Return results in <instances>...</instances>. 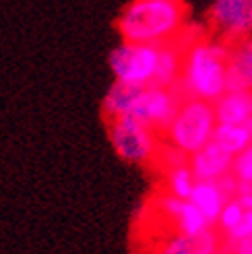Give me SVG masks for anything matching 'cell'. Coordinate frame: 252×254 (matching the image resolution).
<instances>
[{
	"label": "cell",
	"mask_w": 252,
	"mask_h": 254,
	"mask_svg": "<svg viewBox=\"0 0 252 254\" xmlns=\"http://www.w3.org/2000/svg\"><path fill=\"white\" fill-rule=\"evenodd\" d=\"M182 74L176 85L182 97L215 101L228 91L230 44L217 37L182 35Z\"/></svg>",
	"instance_id": "obj_1"
},
{
	"label": "cell",
	"mask_w": 252,
	"mask_h": 254,
	"mask_svg": "<svg viewBox=\"0 0 252 254\" xmlns=\"http://www.w3.org/2000/svg\"><path fill=\"white\" fill-rule=\"evenodd\" d=\"M122 42L168 46L188 31L184 0H130L116 19Z\"/></svg>",
	"instance_id": "obj_2"
},
{
	"label": "cell",
	"mask_w": 252,
	"mask_h": 254,
	"mask_svg": "<svg viewBox=\"0 0 252 254\" xmlns=\"http://www.w3.org/2000/svg\"><path fill=\"white\" fill-rule=\"evenodd\" d=\"M217 112L213 101H205L198 97H184L180 108L170 122L168 130L163 132V141L168 145L180 149L190 157L213 141L217 128Z\"/></svg>",
	"instance_id": "obj_3"
},
{
	"label": "cell",
	"mask_w": 252,
	"mask_h": 254,
	"mask_svg": "<svg viewBox=\"0 0 252 254\" xmlns=\"http://www.w3.org/2000/svg\"><path fill=\"white\" fill-rule=\"evenodd\" d=\"M108 136L114 153L126 163L134 166H151L157 161L163 138L132 116H116L108 118Z\"/></svg>",
	"instance_id": "obj_4"
},
{
	"label": "cell",
	"mask_w": 252,
	"mask_h": 254,
	"mask_svg": "<svg viewBox=\"0 0 252 254\" xmlns=\"http://www.w3.org/2000/svg\"><path fill=\"white\" fill-rule=\"evenodd\" d=\"M161 46L122 42L110 54V68L116 81L147 87L153 85Z\"/></svg>",
	"instance_id": "obj_5"
},
{
	"label": "cell",
	"mask_w": 252,
	"mask_h": 254,
	"mask_svg": "<svg viewBox=\"0 0 252 254\" xmlns=\"http://www.w3.org/2000/svg\"><path fill=\"white\" fill-rule=\"evenodd\" d=\"M207 23L213 37L228 44L252 37V0H213Z\"/></svg>",
	"instance_id": "obj_6"
},
{
	"label": "cell",
	"mask_w": 252,
	"mask_h": 254,
	"mask_svg": "<svg viewBox=\"0 0 252 254\" xmlns=\"http://www.w3.org/2000/svg\"><path fill=\"white\" fill-rule=\"evenodd\" d=\"M184 97L178 93L176 87H159V85H147L143 87L141 97H138L132 118L141 120L143 124L151 126L159 136L168 130L170 122L174 120L176 112L180 108V101Z\"/></svg>",
	"instance_id": "obj_7"
},
{
	"label": "cell",
	"mask_w": 252,
	"mask_h": 254,
	"mask_svg": "<svg viewBox=\"0 0 252 254\" xmlns=\"http://www.w3.org/2000/svg\"><path fill=\"white\" fill-rule=\"evenodd\" d=\"M221 246V232L217 227L203 234H180L174 232L161 240L155 254H217Z\"/></svg>",
	"instance_id": "obj_8"
},
{
	"label": "cell",
	"mask_w": 252,
	"mask_h": 254,
	"mask_svg": "<svg viewBox=\"0 0 252 254\" xmlns=\"http://www.w3.org/2000/svg\"><path fill=\"white\" fill-rule=\"evenodd\" d=\"M234 159L236 157L232 153H228L221 145H217L215 141H211L200 151L192 153L190 159H188V163H190V170H192L196 180H213V182H217L228 174H232Z\"/></svg>",
	"instance_id": "obj_9"
},
{
	"label": "cell",
	"mask_w": 252,
	"mask_h": 254,
	"mask_svg": "<svg viewBox=\"0 0 252 254\" xmlns=\"http://www.w3.org/2000/svg\"><path fill=\"white\" fill-rule=\"evenodd\" d=\"M252 89V37L230 44L228 91Z\"/></svg>",
	"instance_id": "obj_10"
},
{
	"label": "cell",
	"mask_w": 252,
	"mask_h": 254,
	"mask_svg": "<svg viewBox=\"0 0 252 254\" xmlns=\"http://www.w3.org/2000/svg\"><path fill=\"white\" fill-rule=\"evenodd\" d=\"M219 124H246L252 118V89L225 91L215 101Z\"/></svg>",
	"instance_id": "obj_11"
},
{
	"label": "cell",
	"mask_w": 252,
	"mask_h": 254,
	"mask_svg": "<svg viewBox=\"0 0 252 254\" xmlns=\"http://www.w3.org/2000/svg\"><path fill=\"white\" fill-rule=\"evenodd\" d=\"M141 91H143V87H138V85L114 81V85L108 89L104 104H102L104 118L108 120L116 116H132L136 101L141 97Z\"/></svg>",
	"instance_id": "obj_12"
},
{
	"label": "cell",
	"mask_w": 252,
	"mask_h": 254,
	"mask_svg": "<svg viewBox=\"0 0 252 254\" xmlns=\"http://www.w3.org/2000/svg\"><path fill=\"white\" fill-rule=\"evenodd\" d=\"M190 200L200 209V213L215 225L219 215L225 207V202L230 200V196L223 192V188L219 182H213V180H196V186L192 190V196Z\"/></svg>",
	"instance_id": "obj_13"
},
{
	"label": "cell",
	"mask_w": 252,
	"mask_h": 254,
	"mask_svg": "<svg viewBox=\"0 0 252 254\" xmlns=\"http://www.w3.org/2000/svg\"><path fill=\"white\" fill-rule=\"evenodd\" d=\"M182 58H184V50H182L180 40L174 44H168V46H161L159 64H157L153 85H159V87L178 85L180 74H182Z\"/></svg>",
	"instance_id": "obj_14"
},
{
	"label": "cell",
	"mask_w": 252,
	"mask_h": 254,
	"mask_svg": "<svg viewBox=\"0 0 252 254\" xmlns=\"http://www.w3.org/2000/svg\"><path fill=\"white\" fill-rule=\"evenodd\" d=\"M213 141L236 157L252 145V134L246 124H217Z\"/></svg>",
	"instance_id": "obj_15"
},
{
	"label": "cell",
	"mask_w": 252,
	"mask_h": 254,
	"mask_svg": "<svg viewBox=\"0 0 252 254\" xmlns=\"http://www.w3.org/2000/svg\"><path fill=\"white\" fill-rule=\"evenodd\" d=\"M196 186V178L190 170V163H182L166 172V190L182 200H190L192 190Z\"/></svg>",
	"instance_id": "obj_16"
},
{
	"label": "cell",
	"mask_w": 252,
	"mask_h": 254,
	"mask_svg": "<svg viewBox=\"0 0 252 254\" xmlns=\"http://www.w3.org/2000/svg\"><path fill=\"white\" fill-rule=\"evenodd\" d=\"M246 211L248 209H244V205L240 202V198H230L228 202H225V207H223V211H221V215H219V219H217V223H215V227L221 232V234H230L234 227L242 221V217L246 215Z\"/></svg>",
	"instance_id": "obj_17"
},
{
	"label": "cell",
	"mask_w": 252,
	"mask_h": 254,
	"mask_svg": "<svg viewBox=\"0 0 252 254\" xmlns=\"http://www.w3.org/2000/svg\"><path fill=\"white\" fill-rule=\"evenodd\" d=\"M232 174L240 180V184L252 186V145L246 151H242L240 155H236Z\"/></svg>",
	"instance_id": "obj_18"
},
{
	"label": "cell",
	"mask_w": 252,
	"mask_h": 254,
	"mask_svg": "<svg viewBox=\"0 0 252 254\" xmlns=\"http://www.w3.org/2000/svg\"><path fill=\"white\" fill-rule=\"evenodd\" d=\"M225 236H228V240H232L234 244H240V242H244V240L252 238V211H246L242 221L238 223L230 234H225Z\"/></svg>",
	"instance_id": "obj_19"
},
{
	"label": "cell",
	"mask_w": 252,
	"mask_h": 254,
	"mask_svg": "<svg viewBox=\"0 0 252 254\" xmlns=\"http://www.w3.org/2000/svg\"><path fill=\"white\" fill-rule=\"evenodd\" d=\"M246 126H248V130H250V134H252V118L246 122Z\"/></svg>",
	"instance_id": "obj_20"
},
{
	"label": "cell",
	"mask_w": 252,
	"mask_h": 254,
	"mask_svg": "<svg viewBox=\"0 0 252 254\" xmlns=\"http://www.w3.org/2000/svg\"><path fill=\"white\" fill-rule=\"evenodd\" d=\"M250 188H252V186H250Z\"/></svg>",
	"instance_id": "obj_21"
}]
</instances>
